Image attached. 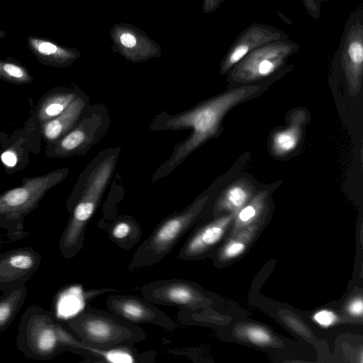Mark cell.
Returning a JSON list of instances; mask_svg holds the SVG:
<instances>
[{
	"label": "cell",
	"mask_w": 363,
	"mask_h": 363,
	"mask_svg": "<svg viewBox=\"0 0 363 363\" xmlns=\"http://www.w3.org/2000/svg\"><path fill=\"white\" fill-rule=\"evenodd\" d=\"M80 340L65 329L51 311L37 305L27 307L21 317L16 339L27 358L45 361L66 350L79 354Z\"/></svg>",
	"instance_id": "1"
},
{
	"label": "cell",
	"mask_w": 363,
	"mask_h": 363,
	"mask_svg": "<svg viewBox=\"0 0 363 363\" xmlns=\"http://www.w3.org/2000/svg\"><path fill=\"white\" fill-rule=\"evenodd\" d=\"M259 89V85H248L232 89L169 119L167 123L168 128H191L193 130L190 137L177 150L170 166L179 162L215 135L225 113Z\"/></svg>",
	"instance_id": "2"
},
{
	"label": "cell",
	"mask_w": 363,
	"mask_h": 363,
	"mask_svg": "<svg viewBox=\"0 0 363 363\" xmlns=\"http://www.w3.org/2000/svg\"><path fill=\"white\" fill-rule=\"evenodd\" d=\"M69 174L68 168H60L40 176L22 179L21 185L0 194V228L12 241L24 239L26 217L36 209L42 199Z\"/></svg>",
	"instance_id": "3"
},
{
	"label": "cell",
	"mask_w": 363,
	"mask_h": 363,
	"mask_svg": "<svg viewBox=\"0 0 363 363\" xmlns=\"http://www.w3.org/2000/svg\"><path fill=\"white\" fill-rule=\"evenodd\" d=\"M67 325L83 342L101 349L131 346L146 338L136 324L90 306L69 318Z\"/></svg>",
	"instance_id": "4"
},
{
	"label": "cell",
	"mask_w": 363,
	"mask_h": 363,
	"mask_svg": "<svg viewBox=\"0 0 363 363\" xmlns=\"http://www.w3.org/2000/svg\"><path fill=\"white\" fill-rule=\"evenodd\" d=\"M204 196L184 211L162 220L134 252L129 271L152 267L161 262L179 241L196 225L207 203Z\"/></svg>",
	"instance_id": "5"
},
{
	"label": "cell",
	"mask_w": 363,
	"mask_h": 363,
	"mask_svg": "<svg viewBox=\"0 0 363 363\" xmlns=\"http://www.w3.org/2000/svg\"><path fill=\"white\" fill-rule=\"evenodd\" d=\"M115 157H108L90 174L79 198L67 208L69 218L60 238L58 247L65 259L74 257L83 248L86 225L111 177Z\"/></svg>",
	"instance_id": "6"
},
{
	"label": "cell",
	"mask_w": 363,
	"mask_h": 363,
	"mask_svg": "<svg viewBox=\"0 0 363 363\" xmlns=\"http://www.w3.org/2000/svg\"><path fill=\"white\" fill-rule=\"evenodd\" d=\"M300 46L289 39L279 40L257 48L229 71V79L236 83L263 79L279 72Z\"/></svg>",
	"instance_id": "7"
},
{
	"label": "cell",
	"mask_w": 363,
	"mask_h": 363,
	"mask_svg": "<svg viewBox=\"0 0 363 363\" xmlns=\"http://www.w3.org/2000/svg\"><path fill=\"white\" fill-rule=\"evenodd\" d=\"M334 65L343 75L351 96L361 91L363 80V8L347 16L335 53Z\"/></svg>",
	"instance_id": "8"
},
{
	"label": "cell",
	"mask_w": 363,
	"mask_h": 363,
	"mask_svg": "<svg viewBox=\"0 0 363 363\" xmlns=\"http://www.w3.org/2000/svg\"><path fill=\"white\" fill-rule=\"evenodd\" d=\"M40 125L34 111L21 129L11 135L0 133V160L9 174L25 169L29 164L30 152L40 150Z\"/></svg>",
	"instance_id": "9"
},
{
	"label": "cell",
	"mask_w": 363,
	"mask_h": 363,
	"mask_svg": "<svg viewBox=\"0 0 363 363\" xmlns=\"http://www.w3.org/2000/svg\"><path fill=\"white\" fill-rule=\"evenodd\" d=\"M143 298L153 304L196 309L206 298L194 283L181 279H157L141 287Z\"/></svg>",
	"instance_id": "10"
},
{
	"label": "cell",
	"mask_w": 363,
	"mask_h": 363,
	"mask_svg": "<svg viewBox=\"0 0 363 363\" xmlns=\"http://www.w3.org/2000/svg\"><path fill=\"white\" fill-rule=\"evenodd\" d=\"M106 304L111 313L134 324H153L168 330L177 326L167 315L144 298L111 295Z\"/></svg>",
	"instance_id": "11"
},
{
	"label": "cell",
	"mask_w": 363,
	"mask_h": 363,
	"mask_svg": "<svg viewBox=\"0 0 363 363\" xmlns=\"http://www.w3.org/2000/svg\"><path fill=\"white\" fill-rule=\"evenodd\" d=\"M41 260V255L30 247L0 252V291L25 284L40 268Z\"/></svg>",
	"instance_id": "12"
},
{
	"label": "cell",
	"mask_w": 363,
	"mask_h": 363,
	"mask_svg": "<svg viewBox=\"0 0 363 363\" xmlns=\"http://www.w3.org/2000/svg\"><path fill=\"white\" fill-rule=\"evenodd\" d=\"M283 30L266 24L253 23L242 31L228 49L220 65L224 74L250 52L269 42L289 39Z\"/></svg>",
	"instance_id": "13"
},
{
	"label": "cell",
	"mask_w": 363,
	"mask_h": 363,
	"mask_svg": "<svg viewBox=\"0 0 363 363\" xmlns=\"http://www.w3.org/2000/svg\"><path fill=\"white\" fill-rule=\"evenodd\" d=\"M236 214L230 213L193 230L182 246L178 258L189 261L206 255L223 238Z\"/></svg>",
	"instance_id": "14"
},
{
	"label": "cell",
	"mask_w": 363,
	"mask_h": 363,
	"mask_svg": "<svg viewBox=\"0 0 363 363\" xmlns=\"http://www.w3.org/2000/svg\"><path fill=\"white\" fill-rule=\"evenodd\" d=\"M82 96H78L57 116L40 124V133L46 144L52 143L68 133L77 124L85 107Z\"/></svg>",
	"instance_id": "15"
},
{
	"label": "cell",
	"mask_w": 363,
	"mask_h": 363,
	"mask_svg": "<svg viewBox=\"0 0 363 363\" xmlns=\"http://www.w3.org/2000/svg\"><path fill=\"white\" fill-rule=\"evenodd\" d=\"M306 120V111L298 110L291 116L289 126L273 135L271 146L274 155L284 156L296 148L301 138Z\"/></svg>",
	"instance_id": "16"
},
{
	"label": "cell",
	"mask_w": 363,
	"mask_h": 363,
	"mask_svg": "<svg viewBox=\"0 0 363 363\" xmlns=\"http://www.w3.org/2000/svg\"><path fill=\"white\" fill-rule=\"evenodd\" d=\"M77 96V92L71 90L55 88L48 91L34 109L40 125L60 115Z\"/></svg>",
	"instance_id": "17"
},
{
	"label": "cell",
	"mask_w": 363,
	"mask_h": 363,
	"mask_svg": "<svg viewBox=\"0 0 363 363\" xmlns=\"http://www.w3.org/2000/svg\"><path fill=\"white\" fill-rule=\"evenodd\" d=\"M254 191L253 186L247 180H238L223 191L215 210L237 213L253 197Z\"/></svg>",
	"instance_id": "18"
},
{
	"label": "cell",
	"mask_w": 363,
	"mask_h": 363,
	"mask_svg": "<svg viewBox=\"0 0 363 363\" xmlns=\"http://www.w3.org/2000/svg\"><path fill=\"white\" fill-rule=\"evenodd\" d=\"M0 296V334L12 324L25 303L28 289L25 284L10 288Z\"/></svg>",
	"instance_id": "19"
},
{
	"label": "cell",
	"mask_w": 363,
	"mask_h": 363,
	"mask_svg": "<svg viewBox=\"0 0 363 363\" xmlns=\"http://www.w3.org/2000/svg\"><path fill=\"white\" fill-rule=\"evenodd\" d=\"M267 191H259L237 213L233 220V234L255 223L261 218L267 207Z\"/></svg>",
	"instance_id": "20"
},
{
	"label": "cell",
	"mask_w": 363,
	"mask_h": 363,
	"mask_svg": "<svg viewBox=\"0 0 363 363\" xmlns=\"http://www.w3.org/2000/svg\"><path fill=\"white\" fill-rule=\"evenodd\" d=\"M82 354L96 357L103 361L111 363H137L140 362L139 355L129 346L101 349L91 347L82 342Z\"/></svg>",
	"instance_id": "21"
},
{
	"label": "cell",
	"mask_w": 363,
	"mask_h": 363,
	"mask_svg": "<svg viewBox=\"0 0 363 363\" xmlns=\"http://www.w3.org/2000/svg\"><path fill=\"white\" fill-rule=\"evenodd\" d=\"M108 235L116 245L130 249L140 239L142 230L135 220L123 218L113 224L108 230Z\"/></svg>",
	"instance_id": "22"
},
{
	"label": "cell",
	"mask_w": 363,
	"mask_h": 363,
	"mask_svg": "<svg viewBox=\"0 0 363 363\" xmlns=\"http://www.w3.org/2000/svg\"><path fill=\"white\" fill-rule=\"evenodd\" d=\"M257 229L258 225L254 223L233 234V238L218 252V260L226 262L240 255L254 238Z\"/></svg>",
	"instance_id": "23"
},
{
	"label": "cell",
	"mask_w": 363,
	"mask_h": 363,
	"mask_svg": "<svg viewBox=\"0 0 363 363\" xmlns=\"http://www.w3.org/2000/svg\"><path fill=\"white\" fill-rule=\"evenodd\" d=\"M0 79L16 85L29 84L33 80L23 67L13 62L2 61H0Z\"/></svg>",
	"instance_id": "24"
},
{
	"label": "cell",
	"mask_w": 363,
	"mask_h": 363,
	"mask_svg": "<svg viewBox=\"0 0 363 363\" xmlns=\"http://www.w3.org/2000/svg\"><path fill=\"white\" fill-rule=\"evenodd\" d=\"M238 334L240 337L259 346L270 345L274 341L267 329L255 325H247L240 328Z\"/></svg>",
	"instance_id": "25"
},
{
	"label": "cell",
	"mask_w": 363,
	"mask_h": 363,
	"mask_svg": "<svg viewBox=\"0 0 363 363\" xmlns=\"http://www.w3.org/2000/svg\"><path fill=\"white\" fill-rule=\"evenodd\" d=\"M31 44L35 51L47 62L62 57L63 52L55 45L41 40H33Z\"/></svg>",
	"instance_id": "26"
},
{
	"label": "cell",
	"mask_w": 363,
	"mask_h": 363,
	"mask_svg": "<svg viewBox=\"0 0 363 363\" xmlns=\"http://www.w3.org/2000/svg\"><path fill=\"white\" fill-rule=\"evenodd\" d=\"M313 320L323 327H329L337 321V315L331 311L321 310L316 312L313 317Z\"/></svg>",
	"instance_id": "27"
},
{
	"label": "cell",
	"mask_w": 363,
	"mask_h": 363,
	"mask_svg": "<svg viewBox=\"0 0 363 363\" xmlns=\"http://www.w3.org/2000/svg\"><path fill=\"white\" fill-rule=\"evenodd\" d=\"M304 7L313 19H318L320 15L321 0H301Z\"/></svg>",
	"instance_id": "28"
},
{
	"label": "cell",
	"mask_w": 363,
	"mask_h": 363,
	"mask_svg": "<svg viewBox=\"0 0 363 363\" xmlns=\"http://www.w3.org/2000/svg\"><path fill=\"white\" fill-rule=\"evenodd\" d=\"M284 320L290 326V328L300 334V335H302L305 337H309L310 333L307 328H306L305 326L296 318L291 315H288L284 317Z\"/></svg>",
	"instance_id": "29"
},
{
	"label": "cell",
	"mask_w": 363,
	"mask_h": 363,
	"mask_svg": "<svg viewBox=\"0 0 363 363\" xmlns=\"http://www.w3.org/2000/svg\"><path fill=\"white\" fill-rule=\"evenodd\" d=\"M347 311L354 316H361L363 312V302L362 298L353 299L349 303Z\"/></svg>",
	"instance_id": "30"
},
{
	"label": "cell",
	"mask_w": 363,
	"mask_h": 363,
	"mask_svg": "<svg viewBox=\"0 0 363 363\" xmlns=\"http://www.w3.org/2000/svg\"><path fill=\"white\" fill-rule=\"evenodd\" d=\"M121 43L127 48H133L136 44L135 38L130 33H123L121 36Z\"/></svg>",
	"instance_id": "31"
},
{
	"label": "cell",
	"mask_w": 363,
	"mask_h": 363,
	"mask_svg": "<svg viewBox=\"0 0 363 363\" xmlns=\"http://www.w3.org/2000/svg\"><path fill=\"white\" fill-rule=\"evenodd\" d=\"M225 0H205V11L207 12L217 9Z\"/></svg>",
	"instance_id": "32"
}]
</instances>
